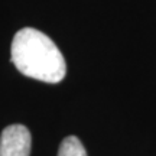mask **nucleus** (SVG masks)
Listing matches in <instances>:
<instances>
[{
  "mask_svg": "<svg viewBox=\"0 0 156 156\" xmlns=\"http://www.w3.org/2000/svg\"><path fill=\"white\" fill-rule=\"evenodd\" d=\"M10 59L19 73L44 83L56 84L67 74V64L54 41L34 28H23L12 41Z\"/></svg>",
  "mask_w": 156,
  "mask_h": 156,
  "instance_id": "f257e3e1",
  "label": "nucleus"
},
{
  "mask_svg": "<svg viewBox=\"0 0 156 156\" xmlns=\"http://www.w3.org/2000/svg\"><path fill=\"white\" fill-rule=\"evenodd\" d=\"M32 137L23 124H10L0 134V156H29Z\"/></svg>",
  "mask_w": 156,
  "mask_h": 156,
  "instance_id": "f03ea898",
  "label": "nucleus"
},
{
  "mask_svg": "<svg viewBox=\"0 0 156 156\" xmlns=\"http://www.w3.org/2000/svg\"><path fill=\"white\" fill-rule=\"evenodd\" d=\"M58 156H87V152L77 136H68L61 142Z\"/></svg>",
  "mask_w": 156,
  "mask_h": 156,
  "instance_id": "7ed1b4c3",
  "label": "nucleus"
}]
</instances>
